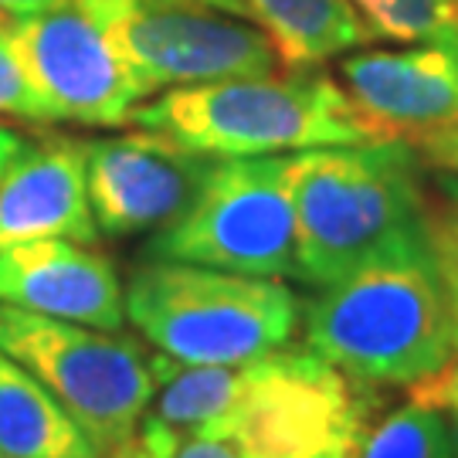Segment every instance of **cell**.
<instances>
[{
	"mask_svg": "<svg viewBox=\"0 0 458 458\" xmlns=\"http://www.w3.org/2000/svg\"><path fill=\"white\" fill-rule=\"evenodd\" d=\"M302 340L370 391H411L442 374L458 353L425 231L394 238L350 276L323 285L302 306Z\"/></svg>",
	"mask_w": 458,
	"mask_h": 458,
	"instance_id": "obj_1",
	"label": "cell"
},
{
	"mask_svg": "<svg viewBox=\"0 0 458 458\" xmlns=\"http://www.w3.org/2000/svg\"><path fill=\"white\" fill-rule=\"evenodd\" d=\"M130 123L208 160L278 157L384 140L344 85L316 68L166 89L140 102Z\"/></svg>",
	"mask_w": 458,
	"mask_h": 458,
	"instance_id": "obj_2",
	"label": "cell"
},
{
	"mask_svg": "<svg viewBox=\"0 0 458 458\" xmlns=\"http://www.w3.org/2000/svg\"><path fill=\"white\" fill-rule=\"evenodd\" d=\"M295 217V268L323 289L394 238L421 228L428 164L408 140L302 149L285 160Z\"/></svg>",
	"mask_w": 458,
	"mask_h": 458,
	"instance_id": "obj_3",
	"label": "cell"
},
{
	"mask_svg": "<svg viewBox=\"0 0 458 458\" xmlns=\"http://www.w3.org/2000/svg\"><path fill=\"white\" fill-rule=\"evenodd\" d=\"M377 391L312 350H278L234 370L228 408L174 458H357Z\"/></svg>",
	"mask_w": 458,
	"mask_h": 458,
	"instance_id": "obj_4",
	"label": "cell"
},
{
	"mask_svg": "<svg viewBox=\"0 0 458 458\" xmlns=\"http://www.w3.org/2000/svg\"><path fill=\"white\" fill-rule=\"evenodd\" d=\"M126 319L183 367H242L293 344L302 306L282 278L147 259L132 268Z\"/></svg>",
	"mask_w": 458,
	"mask_h": 458,
	"instance_id": "obj_5",
	"label": "cell"
},
{
	"mask_svg": "<svg viewBox=\"0 0 458 458\" xmlns=\"http://www.w3.org/2000/svg\"><path fill=\"white\" fill-rule=\"evenodd\" d=\"M0 350L58 397L102 458L136 438L160 387L153 360H147L132 336L51 319L4 302Z\"/></svg>",
	"mask_w": 458,
	"mask_h": 458,
	"instance_id": "obj_6",
	"label": "cell"
},
{
	"mask_svg": "<svg viewBox=\"0 0 458 458\" xmlns=\"http://www.w3.org/2000/svg\"><path fill=\"white\" fill-rule=\"evenodd\" d=\"M147 259L238 276H299L285 157L211 160L187 211L153 231Z\"/></svg>",
	"mask_w": 458,
	"mask_h": 458,
	"instance_id": "obj_7",
	"label": "cell"
},
{
	"mask_svg": "<svg viewBox=\"0 0 458 458\" xmlns=\"http://www.w3.org/2000/svg\"><path fill=\"white\" fill-rule=\"evenodd\" d=\"M92 17L147 98L181 85L268 75L282 65L242 0H113Z\"/></svg>",
	"mask_w": 458,
	"mask_h": 458,
	"instance_id": "obj_8",
	"label": "cell"
},
{
	"mask_svg": "<svg viewBox=\"0 0 458 458\" xmlns=\"http://www.w3.org/2000/svg\"><path fill=\"white\" fill-rule=\"evenodd\" d=\"M7 34L51 123L115 130L147 102L113 38L75 0L14 21Z\"/></svg>",
	"mask_w": 458,
	"mask_h": 458,
	"instance_id": "obj_9",
	"label": "cell"
},
{
	"mask_svg": "<svg viewBox=\"0 0 458 458\" xmlns=\"http://www.w3.org/2000/svg\"><path fill=\"white\" fill-rule=\"evenodd\" d=\"M211 160L136 130L85 140V181L98 234L130 238L177 221L194 200Z\"/></svg>",
	"mask_w": 458,
	"mask_h": 458,
	"instance_id": "obj_10",
	"label": "cell"
},
{
	"mask_svg": "<svg viewBox=\"0 0 458 458\" xmlns=\"http://www.w3.org/2000/svg\"><path fill=\"white\" fill-rule=\"evenodd\" d=\"M340 79L380 136L414 140L458 119V38L353 51L340 62Z\"/></svg>",
	"mask_w": 458,
	"mask_h": 458,
	"instance_id": "obj_11",
	"label": "cell"
},
{
	"mask_svg": "<svg viewBox=\"0 0 458 458\" xmlns=\"http://www.w3.org/2000/svg\"><path fill=\"white\" fill-rule=\"evenodd\" d=\"M0 302L119 333L126 323V293L115 265L82 242L41 238L0 251Z\"/></svg>",
	"mask_w": 458,
	"mask_h": 458,
	"instance_id": "obj_12",
	"label": "cell"
},
{
	"mask_svg": "<svg viewBox=\"0 0 458 458\" xmlns=\"http://www.w3.org/2000/svg\"><path fill=\"white\" fill-rule=\"evenodd\" d=\"M41 238L96 245L98 228L85 181V140H24L0 174V251Z\"/></svg>",
	"mask_w": 458,
	"mask_h": 458,
	"instance_id": "obj_13",
	"label": "cell"
},
{
	"mask_svg": "<svg viewBox=\"0 0 458 458\" xmlns=\"http://www.w3.org/2000/svg\"><path fill=\"white\" fill-rule=\"evenodd\" d=\"M0 455L102 458L58 397L0 350Z\"/></svg>",
	"mask_w": 458,
	"mask_h": 458,
	"instance_id": "obj_14",
	"label": "cell"
},
{
	"mask_svg": "<svg viewBox=\"0 0 458 458\" xmlns=\"http://www.w3.org/2000/svg\"><path fill=\"white\" fill-rule=\"evenodd\" d=\"M285 68H319L370 45L350 0H242Z\"/></svg>",
	"mask_w": 458,
	"mask_h": 458,
	"instance_id": "obj_15",
	"label": "cell"
},
{
	"mask_svg": "<svg viewBox=\"0 0 458 458\" xmlns=\"http://www.w3.org/2000/svg\"><path fill=\"white\" fill-rule=\"evenodd\" d=\"M357 458H455L452 421L442 408L411 401L370 425Z\"/></svg>",
	"mask_w": 458,
	"mask_h": 458,
	"instance_id": "obj_16",
	"label": "cell"
},
{
	"mask_svg": "<svg viewBox=\"0 0 458 458\" xmlns=\"http://www.w3.org/2000/svg\"><path fill=\"white\" fill-rule=\"evenodd\" d=\"M425 177V204H421V231L431 251V262L445 289V302L452 312V333H455L458 353V174L435 170Z\"/></svg>",
	"mask_w": 458,
	"mask_h": 458,
	"instance_id": "obj_17",
	"label": "cell"
},
{
	"mask_svg": "<svg viewBox=\"0 0 458 458\" xmlns=\"http://www.w3.org/2000/svg\"><path fill=\"white\" fill-rule=\"evenodd\" d=\"M374 41H452L458 38V0H350Z\"/></svg>",
	"mask_w": 458,
	"mask_h": 458,
	"instance_id": "obj_18",
	"label": "cell"
},
{
	"mask_svg": "<svg viewBox=\"0 0 458 458\" xmlns=\"http://www.w3.org/2000/svg\"><path fill=\"white\" fill-rule=\"evenodd\" d=\"M0 115L24 119V123H45V126L51 123L41 98H38V92H34L28 75H24V65L17 58L11 34H7L4 24H0Z\"/></svg>",
	"mask_w": 458,
	"mask_h": 458,
	"instance_id": "obj_19",
	"label": "cell"
},
{
	"mask_svg": "<svg viewBox=\"0 0 458 458\" xmlns=\"http://www.w3.org/2000/svg\"><path fill=\"white\" fill-rule=\"evenodd\" d=\"M408 143L421 153V160H425L428 166L458 174V119L431 132H421V136H414Z\"/></svg>",
	"mask_w": 458,
	"mask_h": 458,
	"instance_id": "obj_20",
	"label": "cell"
},
{
	"mask_svg": "<svg viewBox=\"0 0 458 458\" xmlns=\"http://www.w3.org/2000/svg\"><path fill=\"white\" fill-rule=\"evenodd\" d=\"M411 401L435 404V408L448 411V414H458V360L448 363L435 380L411 387Z\"/></svg>",
	"mask_w": 458,
	"mask_h": 458,
	"instance_id": "obj_21",
	"label": "cell"
},
{
	"mask_svg": "<svg viewBox=\"0 0 458 458\" xmlns=\"http://www.w3.org/2000/svg\"><path fill=\"white\" fill-rule=\"evenodd\" d=\"M68 0H0V24H14V21H24V17L45 14L51 7H62Z\"/></svg>",
	"mask_w": 458,
	"mask_h": 458,
	"instance_id": "obj_22",
	"label": "cell"
},
{
	"mask_svg": "<svg viewBox=\"0 0 458 458\" xmlns=\"http://www.w3.org/2000/svg\"><path fill=\"white\" fill-rule=\"evenodd\" d=\"M21 143H24V136L17 130H11V126H4L0 123V174H4V166L11 164V157H14L17 149H21Z\"/></svg>",
	"mask_w": 458,
	"mask_h": 458,
	"instance_id": "obj_23",
	"label": "cell"
},
{
	"mask_svg": "<svg viewBox=\"0 0 458 458\" xmlns=\"http://www.w3.org/2000/svg\"><path fill=\"white\" fill-rule=\"evenodd\" d=\"M75 4H79L82 11H89V14H92V11H102V7H109L113 0H75Z\"/></svg>",
	"mask_w": 458,
	"mask_h": 458,
	"instance_id": "obj_24",
	"label": "cell"
},
{
	"mask_svg": "<svg viewBox=\"0 0 458 458\" xmlns=\"http://www.w3.org/2000/svg\"><path fill=\"white\" fill-rule=\"evenodd\" d=\"M106 458H140V455L132 452V445H123L119 452H113V455H106Z\"/></svg>",
	"mask_w": 458,
	"mask_h": 458,
	"instance_id": "obj_25",
	"label": "cell"
},
{
	"mask_svg": "<svg viewBox=\"0 0 458 458\" xmlns=\"http://www.w3.org/2000/svg\"><path fill=\"white\" fill-rule=\"evenodd\" d=\"M448 421H452V442H455V458H458V414H448Z\"/></svg>",
	"mask_w": 458,
	"mask_h": 458,
	"instance_id": "obj_26",
	"label": "cell"
},
{
	"mask_svg": "<svg viewBox=\"0 0 458 458\" xmlns=\"http://www.w3.org/2000/svg\"><path fill=\"white\" fill-rule=\"evenodd\" d=\"M0 458H7V455H0Z\"/></svg>",
	"mask_w": 458,
	"mask_h": 458,
	"instance_id": "obj_27",
	"label": "cell"
}]
</instances>
